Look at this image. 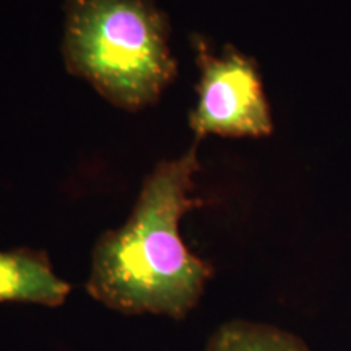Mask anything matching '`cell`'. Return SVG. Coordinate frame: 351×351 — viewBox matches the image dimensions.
<instances>
[{
  "label": "cell",
  "instance_id": "7a4b0ae2",
  "mask_svg": "<svg viewBox=\"0 0 351 351\" xmlns=\"http://www.w3.org/2000/svg\"><path fill=\"white\" fill-rule=\"evenodd\" d=\"M62 56L114 106L137 111L160 99L178 64L169 20L153 0H64Z\"/></svg>",
  "mask_w": 351,
  "mask_h": 351
},
{
  "label": "cell",
  "instance_id": "5b68a950",
  "mask_svg": "<svg viewBox=\"0 0 351 351\" xmlns=\"http://www.w3.org/2000/svg\"><path fill=\"white\" fill-rule=\"evenodd\" d=\"M205 351H309L300 337L269 324L232 320L210 337Z\"/></svg>",
  "mask_w": 351,
  "mask_h": 351
},
{
  "label": "cell",
  "instance_id": "3957f363",
  "mask_svg": "<svg viewBox=\"0 0 351 351\" xmlns=\"http://www.w3.org/2000/svg\"><path fill=\"white\" fill-rule=\"evenodd\" d=\"M194 44L200 69L199 101L189 124L197 138L210 134L223 137L270 135L274 122L256 62L231 46L221 56H213L202 38H194Z\"/></svg>",
  "mask_w": 351,
  "mask_h": 351
},
{
  "label": "cell",
  "instance_id": "277c9868",
  "mask_svg": "<svg viewBox=\"0 0 351 351\" xmlns=\"http://www.w3.org/2000/svg\"><path fill=\"white\" fill-rule=\"evenodd\" d=\"M69 293L70 285L56 275L46 252L29 247L0 251V304L57 307Z\"/></svg>",
  "mask_w": 351,
  "mask_h": 351
},
{
  "label": "cell",
  "instance_id": "6da1fadb",
  "mask_svg": "<svg viewBox=\"0 0 351 351\" xmlns=\"http://www.w3.org/2000/svg\"><path fill=\"white\" fill-rule=\"evenodd\" d=\"M200 169L197 147L161 161L145 179L125 225L98 239L86 289L109 309L182 320L199 304L213 275L181 238L179 223L204 200L192 197Z\"/></svg>",
  "mask_w": 351,
  "mask_h": 351
}]
</instances>
